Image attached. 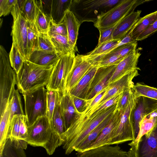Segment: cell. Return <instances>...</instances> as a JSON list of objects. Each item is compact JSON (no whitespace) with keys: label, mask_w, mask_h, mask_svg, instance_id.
I'll list each match as a JSON object with an SVG mask.
<instances>
[{"label":"cell","mask_w":157,"mask_h":157,"mask_svg":"<svg viewBox=\"0 0 157 157\" xmlns=\"http://www.w3.org/2000/svg\"><path fill=\"white\" fill-rule=\"evenodd\" d=\"M120 41L112 39L97 45L93 50L84 55V56L88 60L101 56L117 48Z\"/></svg>","instance_id":"obj_32"},{"label":"cell","mask_w":157,"mask_h":157,"mask_svg":"<svg viewBox=\"0 0 157 157\" xmlns=\"http://www.w3.org/2000/svg\"><path fill=\"white\" fill-rule=\"evenodd\" d=\"M149 0H121L106 12L100 17L94 23L98 30L113 26L132 11L138 5Z\"/></svg>","instance_id":"obj_6"},{"label":"cell","mask_w":157,"mask_h":157,"mask_svg":"<svg viewBox=\"0 0 157 157\" xmlns=\"http://www.w3.org/2000/svg\"><path fill=\"white\" fill-rule=\"evenodd\" d=\"M157 19V10L140 18L128 33L136 40L140 35Z\"/></svg>","instance_id":"obj_25"},{"label":"cell","mask_w":157,"mask_h":157,"mask_svg":"<svg viewBox=\"0 0 157 157\" xmlns=\"http://www.w3.org/2000/svg\"><path fill=\"white\" fill-rule=\"evenodd\" d=\"M60 101L57 104L55 107L51 124L53 129L61 138V135L65 132L66 130L64 121L60 109Z\"/></svg>","instance_id":"obj_36"},{"label":"cell","mask_w":157,"mask_h":157,"mask_svg":"<svg viewBox=\"0 0 157 157\" xmlns=\"http://www.w3.org/2000/svg\"><path fill=\"white\" fill-rule=\"evenodd\" d=\"M135 157H157V123L139 140L132 148Z\"/></svg>","instance_id":"obj_14"},{"label":"cell","mask_w":157,"mask_h":157,"mask_svg":"<svg viewBox=\"0 0 157 157\" xmlns=\"http://www.w3.org/2000/svg\"><path fill=\"white\" fill-rule=\"evenodd\" d=\"M49 31L57 34L67 37V26L63 20L58 24L55 23L51 20Z\"/></svg>","instance_id":"obj_44"},{"label":"cell","mask_w":157,"mask_h":157,"mask_svg":"<svg viewBox=\"0 0 157 157\" xmlns=\"http://www.w3.org/2000/svg\"><path fill=\"white\" fill-rule=\"evenodd\" d=\"M63 20L67 26L69 44L75 52L77 50L76 42L81 24L73 13L69 10L66 12Z\"/></svg>","instance_id":"obj_22"},{"label":"cell","mask_w":157,"mask_h":157,"mask_svg":"<svg viewBox=\"0 0 157 157\" xmlns=\"http://www.w3.org/2000/svg\"><path fill=\"white\" fill-rule=\"evenodd\" d=\"M36 2L39 8L51 17L52 0H36Z\"/></svg>","instance_id":"obj_49"},{"label":"cell","mask_w":157,"mask_h":157,"mask_svg":"<svg viewBox=\"0 0 157 157\" xmlns=\"http://www.w3.org/2000/svg\"><path fill=\"white\" fill-rule=\"evenodd\" d=\"M61 56L56 53H50L36 50L29 56L28 60L40 66H52L56 64Z\"/></svg>","instance_id":"obj_24"},{"label":"cell","mask_w":157,"mask_h":157,"mask_svg":"<svg viewBox=\"0 0 157 157\" xmlns=\"http://www.w3.org/2000/svg\"><path fill=\"white\" fill-rule=\"evenodd\" d=\"M135 40L133 39L127 33L126 35L121 40L119 43L118 44V47L127 44L131 43L134 42Z\"/></svg>","instance_id":"obj_50"},{"label":"cell","mask_w":157,"mask_h":157,"mask_svg":"<svg viewBox=\"0 0 157 157\" xmlns=\"http://www.w3.org/2000/svg\"><path fill=\"white\" fill-rule=\"evenodd\" d=\"M38 44L39 50L48 53H56L48 33H39Z\"/></svg>","instance_id":"obj_41"},{"label":"cell","mask_w":157,"mask_h":157,"mask_svg":"<svg viewBox=\"0 0 157 157\" xmlns=\"http://www.w3.org/2000/svg\"><path fill=\"white\" fill-rule=\"evenodd\" d=\"M27 120L24 115H16L11 120L8 131L7 140L21 145L25 149L28 143L25 140L28 134Z\"/></svg>","instance_id":"obj_13"},{"label":"cell","mask_w":157,"mask_h":157,"mask_svg":"<svg viewBox=\"0 0 157 157\" xmlns=\"http://www.w3.org/2000/svg\"><path fill=\"white\" fill-rule=\"evenodd\" d=\"M98 68L92 65L78 83L68 92L71 95L85 99L89 87Z\"/></svg>","instance_id":"obj_23"},{"label":"cell","mask_w":157,"mask_h":157,"mask_svg":"<svg viewBox=\"0 0 157 157\" xmlns=\"http://www.w3.org/2000/svg\"><path fill=\"white\" fill-rule=\"evenodd\" d=\"M71 96L75 108L79 113H81L85 110L90 102V101L85 99L72 96Z\"/></svg>","instance_id":"obj_47"},{"label":"cell","mask_w":157,"mask_h":157,"mask_svg":"<svg viewBox=\"0 0 157 157\" xmlns=\"http://www.w3.org/2000/svg\"><path fill=\"white\" fill-rule=\"evenodd\" d=\"M9 57L11 67L16 74H17L22 67L25 60L13 43L9 54Z\"/></svg>","instance_id":"obj_39"},{"label":"cell","mask_w":157,"mask_h":157,"mask_svg":"<svg viewBox=\"0 0 157 157\" xmlns=\"http://www.w3.org/2000/svg\"><path fill=\"white\" fill-rule=\"evenodd\" d=\"M75 54L62 55L54 66L48 85V90L57 91L63 94L66 91L68 76L72 69Z\"/></svg>","instance_id":"obj_7"},{"label":"cell","mask_w":157,"mask_h":157,"mask_svg":"<svg viewBox=\"0 0 157 157\" xmlns=\"http://www.w3.org/2000/svg\"><path fill=\"white\" fill-rule=\"evenodd\" d=\"M150 114L145 116L140 122L139 132L136 139L128 144L133 149L136 147L140 138L151 130L157 123V117H151Z\"/></svg>","instance_id":"obj_30"},{"label":"cell","mask_w":157,"mask_h":157,"mask_svg":"<svg viewBox=\"0 0 157 157\" xmlns=\"http://www.w3.org/2000/svg\"><path fill=\"white\" fill-rule=\"evenodd\" d=\"M157 31V19L140 35L136 41H141L144 40Z\"/></svg>","instance_id":"obj_48"},{"label":"cell","mask_w":157,"mask_h":157,"mask_svg":"<svg viewBox=\"0 0 157 157\" xmlns=\"http://www.w3.org/2000/svg\"><path fill=\"white\" fill-rule=\"evenodd\" d=\"M11 14L13 18L11 35L13 43L17 47L25 60H28L27 44V21L23 16L17 2Z\"/></svg>","instance_id":"obj_9"},{"label":"cell","mask_w":157,"mask_h":157,"mask_svg":"<svg viewBox=\"0 0 157 157\" xmlns=\"http://www.w3.org/2000/svg\"><path fill=\"white\" fill-rule=\"evenodd\" d=\"M132 87H127L124 89L122 95L117 103V109H124L128 105L134 95Z\"/></svg>","instance_id":"obj_43"},{"label":"cell","mask_w":157,"mask_h":157,"mask_svg":"<svg viewBox=\"0 0 157 157\" xmlns=\"http://www.w3.org/2000/svg\"><path fill=\"white\" fill-rule=\"evenodd\" d=\"M59 105L66 131L79 113L77 111L72 98L68 92L62 95Z\"/></svg>","instance_id":"obj_20"},{"label":"cell","mask_w":157,"mask_h":157,"mask_svg":"<svg viewBox=\"0 0 157 157\" xmlns=\"http://www.w3.org/2000/svg\"><path fill=\"white\" fill-rule=\"evenodd\" d=\"M62 95L58 91L47 90L46 116L50 122L55 107L60 101Z\"/></svg>","instance_id":"obj_37"},{"label":"cell","mask_w":157,"mask_h":157,"mask_svg":"<svg viewBox=\"0 0 157 157\" xmlns=\"http://www.w3.org/2000/svg\"><path fill=\"white\" fill-rule=\"evenodd\" d=\"M157 109V100L144 96L137 98L136 105L132 112L131 119L135 139L139 130V124L146 116Z\"/></svg>","instance_id":"obj_12"},{"label":"cell","mask_w":157,"mask_h":157,"mask_svg":"<svg viewBox=\"0 0 157 157\" xmlns=\"http://www.w3.org/2000/svg\"><path fill=\"white\" fill-rule=\"evenodd\" d=\"M124 90L119 92L112 98L104 103L103 105L94 109L87 117L81 119L76 120L75 121H81L82 120L86 119L92 117L99 112L108 108L114 104L117 103L122 95Z\"/></svg>","instance_id":"obj_40"},{"label":"cell","mask_w":157,"mask_h":157,"mask_svg":"<svg viewBox=\"0 0 157 157\" xmlns=\"http://www.w3.org/2000/svg\"><path fill=\"white\" fill-rule=\"evenodd\" d=\"M25 141L32 146L44 148L49 155L53 154L56 149L62 145L60 136L52 127L46 116L38 117L28 127Z\"/></svg>","instance_id":"obj_3"},{"label":"cell","mask_w":157,"mask_h":157,"mask_svg":"<svg viewBox=\"0 0 157 157\" xmlns=\"http://www.w3.org/2000/svg\"><path fill=\"white\" fill-rule=\"evenodd\" d=\"M136 99L134 93L132 98L124 109L117 127L111 133L108 145H117L135 140L131 117Z\"/></svg>","instance_id":"obj_8"},{"label":"cell","mask_w":157,"mask_h":157,"mask_svg":"<svg viewBox=\"0 0 157 157\" xmlns=\"http://www.w3.org/2000/svg\"><path fill=\"white\" fill-rule=\"evenodd\" d=\"M132 89L136 98L144 96L157 100V88L148 86L143 82H137Z\"/></svg>","instance_id":"obj_35"},{"label":"cell","mask_w":157,"mask_h":157,"mask_svg":"<svg viewBox=\"0 0 157 157\" xmlns=\"http://www.w3.org/2000/svg\"><path fill=\"white\" fill-rule=\"evenodd\" d=\"M10 107L9 99L2 114L1 116L0 122V157L3 154L10 126Z\"/></svg>","instance_id":"obj_27"},{"label":"cell","mask_w":157,"mask_h":157,"mask_svg":"<svg viewBox=\"0 0 157 157\" xmlns=\"http://www.w3.org/2000/svg\"><path fill=\"white\" fill-rule=\"evenodd\" d=\"M54 66H40L25 60L19 71L16 74L17 89L24 95L45 87L49 82Z\"/></svg>","instance_id":"obj_2"},{"label":"cell","mask_w":157,"mask_h":157,"mask_svg":"<svg viewBox=\"0 0 157 157\" xmlns=\"http://www.w3.org/2000/svg\"><path fill=\"white\" fill-rule=\"evenodd\" d=\"M138 48L131 52L116 66L110 81L111 84L127 74L140 68L137 67L139 59L141 55Z\"/></svg>","instance_id":"obj_17"},{"label":"cell","mask_w":157,"mask_h":157,"mask_svg":"<svg viewBox=\"0 0 157 157\" xmlns=\"http://www.w3.org/2000/svg\"><path fill=\"white\" fill-rule=\"evenodd\" d=\"M118 23L109 28L98 30L100 33V36L97 45L113 39L112 35Z\"/></svg>","instance_id":"obj_45"},{"label":"cell","mask_w":157,"mask_h":157,"mask_svg":"<svg viewBox=\"0 0 157 157\" xmlns=\"http://www.w3.org/2000/svg\"><path fill=\"white\" fill-rule=\"evenodd\" d=\"M77 157H129V153L122 150L118 144L105 145L78 152Z\"/></svg>","instance_id":"obj_19"},{"label":"cell","mask_w":157,"mask_h":157,"mask_svg":"<svg viewBox=\"0 0 157 157\" xmlns=\"http://www.w3.org/2000/svg\"><path fill=\"white\" fill-rule=\"evenodd\" d=\"M141 10L132 11L120 21L112 35L113 39L121 40L140 18Z\"/></svg>","instance_id":"obj_21"},{"label":"cell","mask_w":157,"mask_h":157,"mask_svg":"<svg viewBox=\"0 0 157 157\" xmlns=\"http://www.w3.org/2000/svg\"><path fill=\"white\" fill-rule=\"evenodd\" d=\"M51 20V18L45 14L38 7L35 24L39 33H48Z\"/></svg>","instance_id":"obj_38"},{"label":"cell","mask_w":157,"mask_h":157,"mask_svg":"<svg viewBox=\"0 0 157 157\" xmlns=\"http://www.w3.org/2000/svg\"><path fill=\"white\" fill-rule=\"evenodd\" d=\"M47 92V89L43 87L32 93L23 95L28 127L38 117L46 116Z\"/></svg>","instance_id":"obj_10"},{"label":"cell","mask_w":157,"mask_h":157,"mask_svg":"<svg viewBox=\"0 0 157 157\" xmlns=\"http://www.w3.org/2000/svg\"><path fill=\"white\" fill-rule=\"evenodd\" d=\"M115 111L110 114L94 129L77 147L75 151L78 152H82L91 144L95 141L100 134L104 128L109 122L113 117Z\"/></svg>","instance_id":"obj_29"},{"label":"cell","mask_w":157,"mask_h":157,"mask_svg":"<svg viewBox=\"0 0 157 157\" xmlns=\"http://www.w3.org/2000/svg\"><path fill=\"white\" fill-rule=\"evenodd\" d=\"M129 157H135L134 152L133 151L131 150L130 151Z\"/></svg>","instance_id":"obj_51"},{"label":"cell","mask_w":157,"mask_h":157,"mask_svg":"<svg viewBox=\"0 0 157 157\" xmlns=\"http://www.w3.org/2000/svg\"><path fill=\"white\" fill-rule=\"evenodd\" d=\"M124 110L117 108L113 117L103 129L97 139L84 151L108 145L110 136L117 126Z\"/></svg>","instance_id":"obj_18"},{"label":"cell","mask_w":157,"mask_h":157,"mask_svg":"<svg viewBox=\"0 0 157 157\" xmlns=\"http://www.w3.org/2000/svg\"><path fill=\"white\" fill-rule=\"evenodd\" d=\"M117 65L98 67L89 87L85 99L91 100L110 84Z\"/></svg>","instance_id":"obj_11"},{"label":"cell","mask_w":157,"mask_h":157,"mask_svg":"<svg viewBox=\"0 0 157 157\" xmlns=\"http://www.w3.org/2000/svg\"><path fill=\"white\" fill-rule=\"evenodd\" d=\"M121 0H72L69 10L81 24L85 21L95 22L98 18Z\"/></svg>","instance_id":"obj_4"},{"label":"cell","mask_w":157,"mask_h":157,"mask_svg":"<svg viewBox=\"0 0 157 157\" xmlns=\"http://www.w3.org/2000/svg\"><path fill=\"white\" fill-rule=\"evenodd\" d=\"M48 34L56 53L60 55L75 54V52L69 44L67 37L49 31Z\"/></svg>","instance_id":"obj_26"},{"label":"cell","mask_w":157,"mask_h":157,"mask_svg":"<svg viewBox=\"0 0 157 157\" xmlns=\"http://www.w3.org/2000/svg\"><path fill=\"white\" fill-rule=\"evenodd\" d=\"M72 0H52L51 20L58 24L63 21L66 12L69 9Z\"/></svg>","instance_id":"obj_28"},{"label":"cell","mask_w":157,"mask_h":157,"mask_svg":"<svg viewBox=\"0 0 157 157\" xmlns=\"http://www.w3.org/2000/svg\"><path fill=\"white\" fill-rule=\"evenodd\" d=\"M137 41L117 47L112 51L120 57L124 59L133 50L137 49Z\"/></svg>","instance_id":"obj_42"},{"label":"cell","mask_w":157,"mask_h":157,"mask_svg":"<svg viewBox=\"0 0 157 157\" xmlns=\"http://www.w3.org/2000/svg\"><path fill=\"white\" fill-rule=\"evenodd\" d=\"M23 16L28 21L35 23L38 10L36 0H17Z\"/></svg>","instance_id":"obj_31"},{"label":"cell","mask_w":157,"mask_h":157,"mask_svg":"<svg viewBox=\"0 0 157 157\" xmlns=\"http://www.w3.org/2000/svg\"><path fill=\"white\" fill-rule=\"evenodd\" d=\"M117 103L104 109L94 117L73 122L61 135L63 147L65 154H71L89 134L104 120L116 109Z\"/></svg>","instance_id":"obj_1"},{"label":"cell","mask_w":157,"mask_h":157,"mask_svg":"<svg viewBox=\"0 0 157 157\" xmlns=\"http://www.w3.org/2000/svg\"><path fill=\"white\" fill-rule=\"evenodd\" d=\"M39 33L35 23L27 21V44L29 57L33 51L39 50Z\"/></svg>","instance_id":"obj_33"},{"label":"cell","mask_w":157,"mask_h":157,"mask_svg":"<svg viewBox=\"0 0 157 157\" xmlns=\"http://www.w3.org/2000/svg\"><path fill=\"white\" fill-rule=\"evenodd\" d=\"M92 65L84 55L77 54L75 56L72 69L67 81V92H68L78 83Z\"/></svg>","instance_id":"obj_16"},{"label":"cell","mask_w":157,"mask_h":157,"mask_svg":"<svg viewBox=\"0 0 157 157\" xmlns=\"http://www.w3.org/2000/svg\"><path fill=\"white\" fill-rule=\"evenodd\" d=\"M10 120L16 115H24L21 98L18 89L13 90L9 98Z\"/></svg>","instance_id":"obj_34"},{"label":"cell","mask_w":157,"mask_h":157,"mask_svg":"<svg viewBox=\"0 0 157 157\" xmlns=\"http://www.w3.org/2000/svg\"><path fill=\"white\" fill-rule=\"evenodd\" d=\"M11 66L8 53L0 46V114L3 113L16 85V74Z\"/></svg>","instance_id":"obj_5"},{"label":"cell","mask_w":157,"mask_h":157,"mask_svg":"<svg viewBox=\"0 0 157 157\" xmlns=\"http://www.w3.org/2000/svg\"><path fill=\"white\" fill-rule=\"evenodd\" d=\"M136 69L127 74L116 81L110 84L108 90L100 101L86 115L88 116L91 112L97 107L102 105L116 94L127 87H132L134 84L132 80L139 75L138 70Z\"/></svg>","instance_id":"obj_15"},{"label":"cell","mask_w":157,"mask_h":157,"mask_svg":"<svg viewBox=\"0 0 157 157\" xmlns=\"http://www.w3.org/2000/svg\"><path fill=\"white\" fill-rule=\"evenodd\" d=\"M17 0H0V16H5L11 13Z\"/></svg>","instance_id":"obj_46"}]
</instances>
